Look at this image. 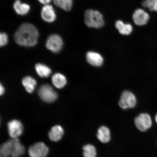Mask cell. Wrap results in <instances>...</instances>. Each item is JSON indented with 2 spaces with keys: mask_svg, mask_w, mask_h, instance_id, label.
<instances>
[{
  "mask_svg": "<svg viewBox=\"0 0 157 157\" xmlns=\"http://www.w3.org/2000/svg\"><path fill=\"white\" fill-rule=\"evenodd\" d=\"M22 84L25 90L29 93H32L34 91L35 86L36 85V82L34 78L30 76H26L23 78Z\"/></svg>",
  "mask_w": 157,
  "mask_h": 157,
  "instance_id": "19",
  "label": "cell"
},
{
  "mask_svg": "<svg viewBox=\"0 0 157 157\" xmlns=\"http://www.w3.org/2000/svg\"><path fill=\"white\" fill-rule=\"evenodd\" d=\"M87 61L92 66L99 67L102 65L103 63V59L101 55L93 52H88L86 54Z\"/></svg>",
  "mask_w": 157,
  "mask_h": 157,
  "instance_id": "12",
  "label": "cell"
},
{
  "mask_svg": "<svg viewBox=\"0 0 157 157\" xmlns=\"http://www.w3.org/2000/svg\"><path fill=\"white\" fill-rule=\"evenodd\" d=\"M4 88L2 86V84H1V86H0V94L1 95H2L5 92Z\"/></svg>",
  "mask_w": 157,
  "mask_h": 157,
  "instance_id": "26",
  "label": "cell"
},
{
  "mask_svg": "<svg viewBox=\"0 0 157 157\" xmlns=\"http://www.w3.org/2000/svg\"><path fill=\"white\" fill-rule=\"evenodd\" d=\"M39 97L43 101L47 103H52L56 101L58 98L57 94L52 87L48 84L43 85L38 91Z\"/></svg>",
  "mask_w": 157,
  "mask_h": 157,
  "instance_id": "6",
  "label": "cell"
},
{
  "mask_svg": "<svg viewBox=\"0 0 157 157\" xmlns=\"http://www.w3.org/2000/svg\"><path fill=\"white\" fill-rule=\"evenodd\" d=\"M25 151L24 145L21 142L19 138L15 139L11 157H21L25 154Z\"/></svg>",
  "mask_w": 157,
  "mask_h": 157,
  "instance_id": "16",
  "label": "cell"
},
{
  "mask_svg": "<svg viewBox=\"0 0 157 157\" xmlns=\"http://www.w3.org/2000/svg\"><path fill=\"white\" fill-rule=\"evenodd\" d=\"M8 41L7 35L5 33H1L0 35V45L1 46H5Z\"/></svg>",
  "mask_w": 157,
  "mask_h": 157,
  "instance_id": "24",
  "label": "cell"
},
{
  "mask_svg": "<svg viewBox=\"0 0 157 157\" xmlns=\"http://www.w3.org/2000/svg\"><path fill=\"white\" fill-rule=\"evenodd\" d=\"M84 157H97V150L93 145L88 144L84 146L83 148Z\"/></svg>",
  "mask_w": 157,
  "mask_h": 157,
  "instance_id": "22",
  "label": "cell"
},
{
  "mask_svg": "<svg viewBox=\"0 0 157 157\" xmlns=\"http://www.w3.org/2000/svg\"><path fill=\"white\" fill-rule=\"evenodd\" d=\"M115 26L120 34L124 35H130L133 30L132 25L130 23H125L120 20L116 21Z\"/></svg>",
  "mask_w": 157,
  "mask_h": 157,
  "instance_id": "13",
  "label": "cell"
},
{
  "mask_svg": "<svg viewBox=\"0 0 157 157\" xmlns=\"http://www.w3.org/2000/svg\"><path fill=\"white\" fill-rule=\"evenodd\" d=\"M142 5L151 11L157 12V0H143Z\"/></svg>",
  "mask_w": 157,
  "mask_h": 157,
  "instance_id": "23",
  "label": "cell"
},
{
  "mask_svg": "<svg viewBox=\"0 0 157 157\" xmlns=\"http://www.w3.org/2000/svg\"><path fill=\"white\" fill-rule=\"evenodd\" d=\"M49 152L48 147L43 142L34 143L29 147L28 154L29 157H47Z\"/></svg>",
  "mask_w": 157,
  "mask_h": 157,
  "instance_id": "3",
  "label": "cell"
},
{
  "mask_svg": "<svg viewBox=\"0 0 157 157\" xmlns=\"http://www.w3.org/2000/svg\"><path fill=\"white\" fill-rule=\"evenodd\" d=\"M133 22L138 26L146 25L150 19L149 13L144 9H137L135 10L132 15Z\"/></svg>",
  "mask_w": 157,
  "mask_h": 157,
  "instance_id": "9",
  "label": "cell"
},
{
  "mask_svg": "<svg viewBox=\"0 0 157 157\" xmlns=\"http://www.w3.org/2000/svg\"><path fill=\"white\" fill-rule=\"evenodd\" d=\"M64 129L61 125H56L51 128L48 133L49 139L52 142H56L62 139L64 134Z\"/></svg>",
  "mask_w": 157,
  "mask_h": 157,
  "instance_id": "10",
  "label": "cell"
},
{
  "mask_svg": "<svg viewBox=\"0 0 157 157\" xmlns=\"http://www.w3.org/2000/svg\"><path fill=\"white\" fill-rule=\"evenodd\" d=\"M52 80L54 86L58 88H63L67 82L65 76L60 73L55 74L52 76Z\"/></svg>",
  "mask_w": 157,
  "mask_h": 157,
  "instance_id": "18",
  "label": "cell"
},
{
  "mask_svg": "<svg viewBox=\"0 0 157 157\" xmlns=\"http://www.w3.org/2000/svg\"><path fill=\"white\" fill-rule=\"evenodd\" d=\"M155 121L157 123V114L156 115L155 117Z\"/></svg>",
  "mask_w": 157,
  "mask_h": 157,
  "instance_id": "27",
  "label": "cell"
},
{
  "mask_svg": "<svg viewBox=\"0 0 157 157\" xmlns=\"http://www.w3.org/2000/svg\"><path fill=\"white\" fill-rule=\"evenodd\" d=\"M35 68L37 73L42 78L48 77L52 73L50 69L44 64H37Z\"/></svg>",
  "mask_w": 157,
  "mask_h": 157,
  "instance_id": "20",
  "label": "cell"
},
{
  "mask_svg": "<svg viewBox=\"0 0 157 157\" xmlns=\"http://www.w3.org/2000/svg\"><path fill=\"white\" fill-rule=\"evenodd\" d=\"M63 46V41L59 35L52 34L47 39L46 46L48 50L54 53H57L61 50Z\"/></svg>",
  "mask_w": 157,
  "mask_h": 157,
  "instance_id": "8",
  "label": "cell"
},
{
  "mask_svg": "<svg viewBox=\"0 0 157 157\" xmlns=\"http://www.w3.org/2000/svg\"><path fill=\"white\" fill-rule=\"evenodd\" d=\"M136 104V99L132 92L128 91H123L121 94L119 105L123 109H132Z\"/></svg>",
  "mask_w": 157,
  "mask_h": 157,
  "instance_id": "5",
  "label": "cell"
},
{
  "mask_svg": "<svg viewBox=\"0 0 157 157\" xmlns=\"http://www.w3.org/2000/svg\"><path fill=\"white\" fill-rule=\"evenodd\" d=\"M39 32L34 25L29 23L21 24L15 33L16 42L20 46L33 47L38 42Z\"/></svg>",
  "mask_w": 157,
  "mask_h": 157,
  "instance_id": "1",
  "label": "cell"
},
{
  "mask_svg": "<svg viewBox=\"0 0 157 157\" xmlns=\"http://www.w3.org/2000/svg\"><path fill=\"white\" fill-rule=\"evenodd\" d=\"M53 1L56 6L67 11H70L73 5V0H53Z\"/></svg>",
  "mask_w": 157,
  "mask_h": 157,
  "instance_id": "21",
  "label": "cell"
},
{
  "mask_svg": "<svg viewBox=\"0 0 157 157\" xmlns=\"http://www.w3.org/2000/svg\"><path fill=\"white\" fill-rule=\"evenodd\" d=\"M38 1L40 3L46 5L50 2L51 0H38Z\"/></svg>",
  "mask_w": 157,
  "mask_h": 157,
  "instance_id": "25",
  "label": "cell"
},
{
  "mask_svg": "<svg viewBox=\"0 0 157 157\" xmlns=\"http://www.w3.org/2000/svg\"><path fill=\"white\" fill-rule=\"evenodd\" d=\"M84 19L85 24L90 28L101 29L105 25L103 15L97 10H86L84 13Z\"/></svg>",
  "mask_w": 157,
  "mask_h": 157,
  "instance_id": "2",
  "label": "cell"
},
{
  "mask_svg": "<svg viewBox=\"0 0 157 157\" xmlns=\"http://www.w3.org/2000/svg\"><path fill=\"white\" fill-rule=\"evenodd\" d=\"M97 138L100 142L104 143L109 142L111 140V132L109 128L101 126L98 129L97 133Z\"/></svg>",
  "mask_w": 157,
  "mask_h": 157,
  "instance_id": "15",
  "label": "cell"
},
{
  "mask_svg": "<svg viewBox=\"0 0 157 157\" xmlns=\"http://www.w3.org/2000/svg\"><path fill=\"white\" fill-rule=\"evenodd\" d=\"M135 124L139 131L144 132L148 130L151 126V118L148 113H141L135 118Z\"/></svg>",
  "mask_w": 157,
  "mask_h": 157,
  "instance_id": "7",
  "label": "cell"
},
{
  "mask_svg": "<svg viewBox=\"0 0 157 157\" xmlns=\"http://www.w3.org/2000/svg\"><path fill=\"white\" fill-rule=\"evenodd\" d=\"M14 143V139L11 138L1 145L0 157H11Z\"/></svg>",
  "mask_w": 157,
  "mask_h": 157,
  "instance_id": "14",
  "label": "cell"
},
{
  "mask_svg": "<svg viewBox=\"0 0 157 157\" xmlns=\"http://www.w3.org/2000/svg\"><path fill=\"white\" fill-rule=\"evenodd\" d=\"M42 18L46 22L52 23L56 20V14L52 6L46 5L43 7L41 12Z\"/></svg>",
  "mask_w": 157,
  "mask_h": 157,
  "instance_id": "11",
  "label": "cell"
},
{
  "mask_svg": "<svg viewBox=\"0 0 157 157\" xmlns=\"http://www.w3.org/2000/svg\"><path fill=\"white\" fill-rule=\"evenodd\" d=\"M7 130L11 138H19L23 134V127L22 123L17 119H13L9 121L7 124Z\"/></svg>",
  "mask_w": 157,
  "mask_h": 157,
  "instance_id": "4",
  "label": "cell"
},
{
  "mask_svg": "<svg viewBox=\"0 0 157 157\" xmlns=\"http://www.w3.org/2000/svg\"><path fill=\"white\" fill-rule=\"evenodd\" d=\"M13 9L17 14L26 15L30 10V6L26 3H22L19 0H16L13 4Z\"/></svg>",
  "mask_w": 157,
  "mask_h": 157,
  "instance_id": "17",
  "label": "cell"
}]
</instances>
